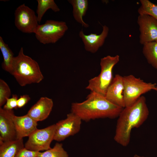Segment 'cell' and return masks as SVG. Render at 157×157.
<instances>
[{
  "label": "cell",
  "mask_w": 157,
  "mask_h": 157,
  "mask_svg": "<svg viewBox=\"0 0 157 157\" xmlns=\"http://www.w3.org/2000/svg\"><path fill=\"white\" fill-rule=\"evenodd\" d=\"M142 53L148 63L157 70V41L144 44Z\"/></svg>",
  "instance_id": "obj_19"
},
{
  "label": "cell",
  "mask_w": 157,
  "mask_h": 157,
  "mask_svg": "<svg viewBox=\"0 0 157 157\" xmlns=\"http://www.w3.org/2000/svg\"><path fill=\"white\" fill-rule=\"evenodd\" d=\"M149 114L146 98L143 96L131 106L124 108L118 117L115 141L122 146H128L132 130L140 127L146 120Z\"/></svg>",
  "instance_id": "obj_1"
},
{
  "label": "cell",
  "mask_w": 157,
  "mask_h": 157,
  "mask_svg": "<svg viewBox=\"0 0 157 157\" xmlns=\"http://www.w3.org/2000/svg\"><path fill=\"white\" fill-rule=\"evenodd\" d=\"M53 104L51 99L42 97L32 106L27 114L37 122L42 121L48 117L52 110Z\"/></svg>",
  "instance_id": "obj_14"
},
{
  "label": "cell",
  "mask_w": 157,
  "mask_h": 157,
  "mask_svg": "<svg viewBox=\"0 0 157 157\" xmlns=\"http://www.w3.org/2000/svg\"><path fill=\"white\" fill-rule=\"evenodd\" d=\"M13 120L16 130L17 139L28 137L37 129V122L27 114L18 116L14 115Z\"/></svg>",
  "instance_id": "obj_15"
},
{
  "label": "cell",
  "mask_w": 157,
  "mask_h": 157,
  "mask_svg": "<svg viewBox=\"0 0 157 157\" xmlns=\"http://www.w3.org/2000/svg\"><path fill=\"white\" fill-rule=\"evenodd\" d=\"M21 86L39 83L44 79L38 64L25 55L21 47L18 55L15 57L11 74Z\"/></svg>",
  "instance_id": "obj_3"
},
{
  "label": "cell",
  "mask_w": 157,
  "mask_h": 157,
  "mask_svg": "<svg viewBox=\"0 0 157 157\" xmlns=\"http://www.w3.org/2000/svg\"><path fill=\"white\" fill-rule=\"evenodd\" d=\"M11 95L10 89L3 80L0 79V107L4 105Z\"/></svg>",
  "instance_id": "obj_23"
},
{
  "label": "cell",
  "mask_w": 157,
  "mask_h": 157,
  "mask_svg": "<svg viewBox=\"0 0 157 157\" xmlns=\"http://www.w3.org/2000/svg\"><path fill=\"white\" fill-rule=\"evenodd\" d=\"M37 157H69L62 143L57 142L53 148L43 152H39Z\"/></svg>",
  "instance_id": "obj_21"
},
{
  "label": "cell",
  "mask_w": 157,
  "mask_h": 157,
  "mask_svg": "<svg viewBox=\"0 0 157 157\" xmlns=\"http://www.w3.org/2000/svg\"><path fill=\"white\" fill-rule=\"evenodd\" d=\"M123 77L125 107L131 106L142 95L154 90L156 86V83L145 82L140 78H137L133 75L124 76Z\"/></svg>",
  "instance_id": "obj_5"
},
{
  "label": "cell",
  "mask_w": 157,
  "mask_h": 157,
  "mask_svg": "<svg viewBox=\"0 0 157 157\" xmlns=\"http://www.w3.org/2000/svg\"><path fill=\"white\" fill-rule=\"evenodd\" d=\"M123 108L111 103L105 96L91 92L84 101L72 103L71 112L87 122L97 119L118 117Z\"/></svg>",
  "instance_id": "obj_2"
},
{
  "label": "cell",
  "mask_w": 157,
  "mask_h": 157,
  "mask_svg": "<svg viewBox=\"0 0 157 157\" xmlns=\"http://www.w3.org/2000/svg\"><path fill=\"white\" fill-rule=\"evenodd\" d=\"M102 27V31L99 35L91 33L86 35L84 33L82 30L79 32V36L83 43L86 51L92 53H95L103 45L108 35L109 28L106 25Z\"/></svg>",
  "instance_id": "obj_13"
},
{
  "label": "cell",
  "mask_w": 157,
  "mask_h": 157,
  "mask_svg": "<svg viewBox=\"0 0 157 157\" xmlns=\"http://www.w3.org/2000/svg\"><path fill=\"white\" fill-rule=\"evenodd\" d=\"M14 115L13 110H7L0 107V141L17 140L13 120Z\"/></svg>",
  "instance_id": "obj_11"
},
{
  "label": "cell",
  "mask_w": 157,
  "mask_h": 157,
  "mask_svg": "<svg viewBox=\"0 0 157 157\" xmlns=\"http://www.w3.org/2000/svg\"><path fill=\"white\" fill-rule=\"evenodd\" d=\"M56 130V124L43 129H37L28 137L24 147L37 152L50 149L51 144L54 140Z\"/></svg>",
  "instance_id": "obj_7"
},
{
  "label": "cell",
  "mask_w": 157,
  "mask_h": 157,
  "mask_svg": "<svg viewBox=\"0 0 157 157\" xmlns=\"http://www.w3.org/2000/svg\"><path fill=\"white\" fill-rule=\"evenodd\" d=\"M38 23L34 11L25 4L16 8L15 12V24L19 31L25 33H35Z\"/></svg>",
  "instance_id": "obj_8"
},
{
  "label": "cell",
  "mask_w": 157,
  "mask_h": 157,
  "mask_svg": "<svg viewBox=\"0 0 157 157\" xmlns=\"http://www.w3.org/2000/svg\"><path fill=\"white\" fill-rule=\"evenodd\" d=\"M82 121L74 113L71 112L68 114L65 119L59 121L56 124L54 140L60 142L78 133L80 130Z\"/></svg>",
  "instance_id": "obj_9"
},
{
  "label": "cell",
  "mask_w": 157,
  "mask_h": 157,
  "mask_svg": "<svg viewBox=\"0 0 157 157\" xmlns=\"http://www.w3.org/2000/svg\"><path fill=\"white\" fill-rule=\"evenodd\" d=\"M137 23L140 32L139 42L142 45L157 41V20L147 15H139Z\"/></svg>",
  "instance_id": "obj_10"
},
{
  "label": "cell",
  "mask_w": 157,
  "mask_h": 157,
  "mask_svg": "<svg viewBox=\"0 0 157 157\" xmlns=\"http://www.w3.org/2000/svg\"><path fill=\"white\" fill-rule=\"evenodd\" d=\"M37 1L36 13L39 23L47 10L51 9L55 12L60 11V9L53 0H37Z\"/></svg>",
  "instance_id": "obj_20"
},
{
  "label": "cell",
  "mask_w": 157,
  "mask_h": 157,
  "mask_svg": "<svg viewBox=\"0 0 157 157\" xmlns=\"http://www.w3.org/2000/svg\"><path fill=\"white\" fill-rule=\"evenodd\" d=\"M0 49L3 58L2 64V67L4 70L11 74L15 56L12 51L0 36Z\"/></svg>",
  "instance_id": "obj_18"
},
{
  "label": "cell",
  "mask_w": 157,
  "mask_h": 157,
  "mask_svg": "<svg viewBox=\"0 0 157 157\" xmlns=\"http://www.w3.org/2000/svg\"><path fill=\"white\" fill-rule=\"evenodd\" d=\"M134 157H146L144 156H140L138 155L137 154H135L134 155Z\"/></svg>",
  "instance_id": "obj_27"
},
{
  "label": "cell",
  "mask_w": 157,
  "mask_h": 157,
  "mask_svg": "<svg viewBox=\"0 0 157 157\" xmlns=\"http://www.w3.org/2000/svg\"><path fill=\"white\" fill-rule=\"evenodd\" d=\"M124 84L123 76L117 74L106 92L105 97L113 104L122 108L125 107L124 96Z\"/></svg>",
  "instance_id": "obj_12"
},
{
  "label": "cell",
  "mask_w": 157,
  "mask_h": 157,
  "mask_svg": "<svg viewBox=\"0 0 157 157\" xmlns=\"http://www.w3.org/2000/svg\"><path fill=\"white\" fill-rule=\"evenodd\" d=\"M119 60V56L108 55L100 60L101 72L99 74L90 79L86 89L105 96L113 77V70Z\"/></svg>",
  "instance_id": "obj_4"
},
{
  "label": "cell",
  "mask_w": 157,
  "mask_h": 157,
  "mask_svg": "<svg viewBox=\"0 0 157 157\" xmlns=\"http://www.w3.org/2000/svg\"><path fill=\"white\" fill-rule=\"evenodd\" d=\"M68 29L65 22L48 20L44 24L38 25L35 34L40 43L53 44L61 38Z\"/></svg>",
  "instance_id": "obj_6"
},
{
  "label": "cell",
  "mask_w": 157,
  "mask_h": 157,
  "mask_svg": "<svg viewBox=\"0 0 157 157\" xmlns=\"http://www.w3.org/2000/svg\"><path fill=\"white\" fill-rule=\"evenodd\" d=\"M140 6L138 12L139 15H149L157 20V5L149 0H140Z\"/></svg>",
  "instance_id": "obj_22"
},
{
  "label": "cell",
  "mask_w": 157,
  "mask_h": 157,
  "mask_svg": "<svg viewBox=\"0 0 157 157\" xmlns=\"http://www.w3.org/2000/svg\"><path fill=\"white\" fill-rule=\"evenodd\" d=\"M18 99L17 95L13 94L12 97L8 99L3 108L7 110H13V108L17 109V101Z\"/></svg>",
  "instance_id": "obj_24"
},
{
  "label": "cell",
  "mask_w": 157,
  "mask_h": 157,
  "mask_svg": "<svg viewBox=\"0 0 157 157\" xmlns=\"http://www.w3.org/2000/svg\"><path fill=\"white\" fill-rule=\"evenodd\" d=\"M38 152L28 150L24 147L15 157H37Z\"/></svg>",
  "instance_id": "obj_25"
},
{
  "label": "cell",
  "mask_w": 157,
  "mask_h": 157,
  "mask_svg": "<svg viewBox=\"0 0 157 157\" xmlns=\"http://www.w3.org/2000/svg\"><path fill=\"white\" fill-rule=\"evenodd\" d=\"M154 90H156L157 92V86H156L155 87V88L154 89Z\"/></svg>",
  "instance_id": "obj_28"
},
{
  "label": "cell",
  "mask_w": 157,
  "mask_h": 157,
  "mask_svg": "<svg viewBox=\"0 0 157 157\" xmlns=\"http://www.w3.org/2000/svg\"><path fill=\"white\" fill-rule=\"evenodd\" d=\"M68 1L72 6L73 15L75 20L85 28L88 27L89 25L83 19V17L85 15L88 9V0H69Z\"/></svg>",
  "instance_id": "obj_17"
},
{
  "label": "cell",
  "mask_w": 157,
  "mask_h": 157,
  "mask_svg": "<svg viewBox=\"0 0 157 157\" xmlns=\"http://www.w3.org/2000/svg\"><path fill=\"white\" fill-rule=\"evenodd\" d=\"M30 99V96L28 94H24L21 96L17 100V108H20L24 107Z\"/></svg>",
  "instance_id": "obj_26"
},
{
  "label": "cell",
  "mask_w": 157,
  "mask_h": 157,
  "mask_svg": "<svg viewBox=\"0 0 157 157\" xmlns=\"http://www.w3.org/2000/svg\"><path fill=\"white\" fill-rule=\"evenodd\" d=\"M24 148L23 139L0 142V157H15Z\"/></svg>",
  "instance_id": "obj_16"
}]
</instances>
